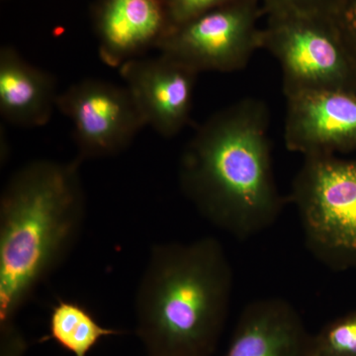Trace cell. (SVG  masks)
Listing matches in <instances>:
<instances>
[{"instance_id": "12", "label": "cell", "mask_w": 356, "mask_h": 356, "mask_svg": "<svg viewBox=\"0 0 356 356\" xmlns=\"http://www.w3.org/2000/svg\"><path fill=\"white\" fill-rule=\"evenodd\" d=\"M55 77L28 63L13 47L0 51V113L18 127L46 125L58 108Z\"/></svg>"}, {"instance_id": "18", "label": "cell", "mask_w": 356, "mask_h": 356, "mask_svg": "<svg viewBox=\"0 0 356 356\" xmlns=\"http://www.w3.org/2000/svg\"><path fill=\"white\" fill-rule=\"evenodd\" d=\"M28 343L15 323L0 325V356H24Z\"/></svg>"}, {"instance_id": "6", "label": "cell", "mask_w": 356, "mask_h": 356, "mask_svg": "<svg viewBox=\"0 0 356 356\" xmlns=\"http://www.w3.org/2000/svg\"><path fill=\"white\" fill-rule=\"evenodd\" d=\"M261 0H233L173 26L156 48L201 72L243 70L261 49Z\"/></svg>"}, {"instance_id": "13", "label": "cell", "mask_w": 356, "mask_h": 356, "mask_svg": "<svg viewBox=\"0 0 356 356\" xmlns=\"http://www.w3.org/2000/svg\"><path fill=\"white\" fill-rule=\"evenodd\" d=\"M121 334L103 327L81 304L60 299L51 308L49 334L41 341H55L74 356H88L102 339Z\"/></svg>"}, {"instance_id": "7", "label": "cell", "mask_w": 356, "mask_h": 356, "mask_svg": "<svg viewBox=\"0 0 356 356\" xmlns=\"http://www.w3.org/2000/svg\"><path fill=\"white\" fill-rule=\"evenodd\" d=\"M58 109L72 122L81 161L121 153L146 126L126 86L102 79H84L65 89Z\"/></svg>"}, {"instance_id": "17", "label": "cell", "mask_w": 356, "mask_h": 356, "mask_svg": "<svg viewBox=\"0 0 356 356\" xmlns=\"http://www.w3.org/2000/svg\"><path fill=\"white\" fill-rule=\"evenodd\" d=\"M332 17L356 63V0H341Z\"/></svg>"}, {"instance_id": "14", "label": "cell", "mask_w": 356, "mask_h": 356, "mask_svg": "<svg viewBox=\"0 0 356 356\" xmlns=\"http://www.w3.org/2000/svg\"><path fill=\"white\" fill-rule=\"evenodd\" d=\"M307 356H356V310L310 337Z\"/></svg>"}, {"instance_id": "4", "label": "cell", "mask_w": 356, "mask_h": 356, "mask_svg": "<svg viewBox=\"0 0 356 356\" xmlns=\"http://www.w3.org/2000/svg\"><path fill=\"white\" fill-rule=\"evenodd\" d=\"M290 201L309 252L332 271H356V159L304 156Z\"/></svg>"}, {"instance_id": "11", "label": "cell", "mask_w": 356, "mask_h": 356, "mask_svg": "<svg viewBox=\"0 0 356 356\" xmlns=\"http://www.w3.org/2000/svg\"><path fill=\"white\" fill-rule=\"evenodd\" d=\"M172 25L161 0H108L99 22V56L110 67H120L158 46Z\"/></svg>"}, {"instance_id": "5", "label": "cell", "mask_w": 356, "mask_h": 356, "mask_svg": "<svg viewBox=\"0 0 356 356\" xmlns=\"http://www.w3.org/2000/svg\"><path fill=\"white\" fill-rule=\"evenodd\" d=\"M261 49L280 65L285 97L325 90L356 95V63L332 16L268 15Z\"/></svg>"}, {"instance_id": "3", "label": "cell", "mask_w": 356, "mask_h": 356, "mask_svg": "<svg viewBox=\"0 0 356 356\" xmlns=\"http://www.w3.org/2000/svg\"><path fill=\"white\" fill-rule=\"evenodd\" d=\"M232 291L231 264L213 236L154 245L136 294L137 334L147 356H211Z\"/></svg>"}, {"instance_id": "10", "label": "cell", "mask_w": 356, "mask_h": 356, "mask_svg": "<svg viewBox=\"0 0 356 356\" xmlns=\"http://www.w3.org/2000/svg\"><path fill=\"white\" fill-rule=\"evenodd\" d=\"M309 339L289 301L255 300L243 309L226 356H307Z\"/></svg>"}, {"instance_id": "9", "label": "cell", "mask_w": 356, "mask_h": 356, "mask_svg": "<svg viewBox=\"0 0 356 356\" xmlns=\"http://www.w3.org/2000/svg\"><path fill=\"white\" fill-rule=\"evenodd\" d=\"M284 143L304 156L356 149V95L311 91L286 97Z\"/></svg>"}, {"instance_id": "1", "label": "cell", "mask_w": 356, "mask_h": 356, "mask_svg": "<svg viewBox=\"0 0 356 356\" xmlns=\"http://www.w3.org/2000/svg\"><path fill=\"white\" fill-rule=\"evenodd\" d=\"M269 127L266 102L242 98L204 122L180 156L185 197L204 219L238 240L273 227L284 208Z\"/></svg>"}, {"instance_id": "16", "label": "cell", "mask_w": 356, "mask_h": 356, "mask_svg": "<svg viewBox=\"0 0 356 356\" xmlns=\"http://www.w3.org/2000/svg\"><path fill=\"white\" fill-rule=\"evenodd\" d=\"M231 1L233 0H165L163 6L173 27Z\"/></svg>"}, {"instance_id": "2", "label": "cell", "mask_w": 356, "mask_h": 356, "mask_svg": "<svg viewBox=\"0 0 356 356\" xmlns=\"http://www.w3.org/2000/svg\"><path fill=\"white\" fill-rule=\"evenodd\" d=\"M81 161H32L14 172L2 191L0 325L14 323L76 245L86 208Z\"/></svg>"}, {"instance_id": "8", "label": "cell", "mask_w": 356, "mask_h": 356, "mask_svg": "<svg viewBox=\"0 0 356 356\" xmlns=\"http://www.w3.org/2000/svg\"><path fill=\"white\" fill-rule=\"evenodd\" d=\"M119 70L146 126L168 139L184 130L191 119L198 72L161 53L133 58Z\"/></svg>"}, {"instance_id": "15", "label": "cell", "mask_w": 356, "mask_h": 356, "mask_svg": "<svg viewBox=\"0 0 356 356\" xmlns=\"http://www.w3.org/2000/svg\"><path fill=\"white\" fill-rule=\"evenodd\" d=\"M264 15L317 14L332 16L341 0H261Z\"/></svg>"}]
</instances>
